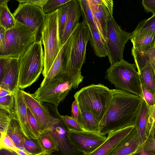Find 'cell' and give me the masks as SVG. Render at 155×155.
Wrapping results in <instances>:
<instances>
[{
	"instance_id": "1",
	"label": "cell",
	"mask_w": 155,
	"mask_h": 155,
	"mask_svg": "<svg viewBox=\"0 0 155 155\" xmlns=\"http://www.w3.org/2000/svg\"><path fill=\"white\" fill-rule=\"evenodd\" d=\"M111 90L113 96L111 104L99 123V133L105 136L134 125L137 111L143 100L122 90Z\"/></svg>"
},
{
	"instance_id": "2",
	"label": "cell",
	"mask_w": 155,
	"mask_h": 155,
	"mask_svg": "<svg viewBox=\"0 0 155 155\" xmlns=\"http://www.w3.org/2000/svg\"><path fill=\"white\" fill-rule=\"evenodd\" d=\"M91 33L84 21L79 22L63 45L62 58L64 71L61 77L73 83V88L77 89L84 77L81 68L85 62L86 47Z\"/></svg>"
},
{
	"instance_id": "3",
	"label": "cell",
	"mask_w": 155,
	"mask_h": 155,
	"mask_svg": "<svg viewBox=\"0 0 155 155\" xmlns=\"http://www.w3.org/2000/svg\"><path fill=\"white\" fill-rule=\"evenodd\" d=\"M112 96L111 90L100 83L82 88L74 97L79 109L89 111L100 122L110 106Z\"/></svg>"
},
{
	"instance_id": "4",
	"label": "cell",
	"mask_w": 155,
	"mask_h": 155,
	"mask_svg": "<svg viewBox=\"0 0 155 155\" xmlns=\"http://www.w3.org/2000/svg\"><path fill=\"white\" fill-rule=\"evenodd\" d=\"M37 32L17 21L13 28L6 30L0 43V58H19L36 41Z\"/></svg>"
},
{
	"instance_id": "5",
	"label": "cell",
	"mask_w": 155,
	"mask_h": 155,
	"mask_svg": "<svg viewBox=\"0 0 155 155\" xmlns=\"http://www.w3.org/2000/svg\"><path fill=\"white\" fill-rule=\"evenodd\" d=\"M135 64L124 59L112 65L107 69L105 78L117 89L137 95L143 99L139 73Z\"/></svg>"
},
{
	"instance_id": "6",
	"label": "cell",
	"mask_w": 155,
	"mask_h": 155,
	"mask_svg": "<svg viewBox=\"0 0 155 155\" xmlns=\"http://www.w3.org/2000/svg\"><path fill=\"white\" fill-rule=\"evenodd\" d=\"M44 59L41 41L34 43L18 58L20 64L18 88L24 89L38 80L43 69Z\"/></svg>"
},
{
	"instance_id": "7",
	"label": "cell",
	"mask_w": 155,
	"mask_h": 155,
	"mask_svg": "<svg viewBox=\"0 0 155 155\" xmlns=\"http://www.w3.org/2000/svg\"><path fill=\"white\" fill-rule=\"evenodd\" d=\"M42 41L44 48V68L42 71L44 78L63 47L58 32V9L52 13L46 14L42 32Z\"/></svg>"
},
{
	"instance_id": "8",
	"label": "cell",
	"mask_w": 155,
	"mask_h": 155,
	"mask_svg": "<svg viewBox=\"0 0 155 155\" xmlns=\"http://www.w3.org/2000/svg\"><path fill=\"white\" fill-rule=\"evenodd\" d=\"M130 33L123 30L112 17L108 21L105 39L108 60L110 65L123 60L125 45Z\"/></svg>"
},
{
	"instance_id": "9",
	"label": "cell",
	"mask_w": 155,
	"mask_h": 155,
	"mask_svg": "<svg viewBox=\"0 0 155 155\" xmlns=\"http://www.w3.org/2000/svg\"><path fill=\"white\" fill-rule=\"evenodd\" d=\"M73 85L71 81L57 76L40 86L32 94L40 101L50 103L57 107L73 88Z\"/></svg>"
},
{
	"instance_id": "10",
	"label": "cell",
	"mask_w": 155,
	"mask_h": 155,
	"mask_svg": "<svg viewBox=\"0 0 155 155\" xmlns=\"http://www.w3.org/2000/svg\"><path fill=\"white\" fill-rule=\"evenodd\" d=\"M17 1L19 4L12 14L16 21L36 31V41H42V32L46 14L41 8L28 2L27 0Z\"/></svg>"
},
{
	"instance_id": "11",
	"label": "cell",
	"mask_w": 155,
	"mask_h": 155,
	"mask_svg": "<svg viewBox=\"0 0 155 155\" xmlns=\"http://www.w3.org/2000/svg\"><path fill=\"white\" fill-rule=\"evenodd\" d=\"M27 107L35 118L40 134L49 130L55 118L50 114L48 108L42 102L36 99L32 94L21 90Z\"/></svg>"
},
{
	"instance_id": "12",
	"label": "cell",
	"mask_w": 155,
	"mask_h": 155,
	"mask_svg": "<svg viewBox=\"0 0 155 155\" xmlns=\"http://www.w3.org/2000/svg\"><path fill=\"white\" fill-rule=\"evenodd\" d=\"M58 117L55 118L49 130L51 132L57 143L60 155H84L71 141L68 135V130Z\"/></svg>"
},
{
	"instance_id": "13",
	"label": "cell",
	"mask_w": 155,
	"mask_h": 155,
	"mask_svg": "<svg viewBox=\"0 0 155 155\" xmlns=\"http://www.w3.org/2000/svg\"><path fill=\"white\" fill-rule=\"evenodd\" d=\"M72 143L85 154L97 149L107 139V137L99 133L68 130Z\"/></svg>"
},
{
	"instance_id": "14",
	"label": "cell",
	"mask_w": 155,
	"mask_h": 155,
	"mask_svg": "<svg viewBox=\"0 0 155 155\" xmlns=\"http://www.w3.org/2000/svg\"><path fill=\"white\" fill-rule=\"evenodd\" d=\"M4 58V71L2 78L0 80V87L15 93L18 88L20 70L19 59Z\"/></svg>"
},
{
	"instance_id": "15",
	"label": "cell",
	"mask_w": 155,
	"mask_h": 155,
	"mask_svg": "<svg viewBox=\"0 0 155 155\" xmlns=\"http://www.w3.org/2000/svg\"><path fill=\"white\" fill-rule=\"evenodd\" d=\"M15 116L21 131L27 137L37 139L29 124L27 111V106L21 91L18 88L14 93Z\"/></svg>"
},
{
	"instance_id": "16",
	"label": "cell",
	"mask_w": 155,
	"mask_h": 155,
	"mask_svg": "<svg viewBox=\"0 0 155 155\" xmlns=\"http://www.w3.org/2000/svg\"><path fill=\"white\" fill-rule=\"evenodd\" d=\"M90 5L97 24L105 41L108 21L113 16V1L100 0L99 5Z\"/></svg>"
},
{
	"instance_id": "17",
	"label": "cell",
	"mask_w": 155,
	"mask_h": 155,
	"mask_svg": "<svg viewBox=\"0 0 155 155\" xmlns=\"http://www.w3.org/2000/svg\"><path fill=\"white\" fill-rule=\"evenodd\" d=\"M135 125L110 133L106 140L93 152L84 155H108L113 148L134 128Z\"/></svg>"
},
{
	"instance_id": "18",
	"label": "cell",
	"mask_w": 155,
	"mask_h": 155,
	"mask_svg": "<svg viewBox=\"0 0 155 155\" xmlns=\"http://www.w3.org/2000/svg\"><path fill=\"white\" fill-rule=\"evenodd\" d=\"M140 146L139 139L135 128L117 144L108 155H130Z\"/></svg>"
},
{
	"instance_id": "19",
	"label": "cell",
	"mask_w": 155,
	"mask_h": 155,
	"mask_svg": "<svg viewBox=\"0 0 155 155\" xmlns=\"http://www.w3.org/2000/svg\"><path fill=\"white\" fill-rule=\"evenodd\" d=\"M67 4L68 7V16L61 41L62 46L64 44L79 23V19L81 15V9L78 0H71Z\"/></svg>"
},
{
	"instance_id": "20",
	"label": "cell",
	"mask_w": 155,
	"mask_h": 155,
	"mask_svg": "<svg viewBox=\"0 0 155 155\" xmlns=\"http://www.w3.org/2000/svg\"><path fill=\"white\" fill-rule=\"evenodd\" d=\"M149 116V109L143 99L137 111L135 121V128L138 135L140 145L147 140V133Z\"/></svg>"
},
{
	"instance_id": "21",
	"label": "cell",
	"mask_w": 155,
	"mask_h": 155,
	"mask_svg": "<svg viewBox=\"0 0 155 155\" xmlns=\"http://www.w3.org/2000/svg\"><path fill=\"white\" fill-rule=\"evenodd\" d=\"M130 40L133 44L132 48L136 49L152 48L155 45L153 34L149 31L137 26L130 33Z\"/></svg>"
},
{
	"instance_id": "22",
	"label": "cell",
	"mask_w": 155,
	"mask_h": 155,
	"mask_svg": "<svg viewBox=\"0 0 155 155\" xmlns=\"http://www.w3.org/2000/svg\"><path fill=\"white\" fill-rule=\"evenodd\" d=\"M88 26L91 33L90 42L95 55L100 58L107 56L108 52L105 41L100 31L93 26Z\"/></svg>"
},
{
	"instance_id": "23",
	"label": "cell",
	"mask_w": 155,
	"mask_h": 155,
	"mask_svg": "<svg viewBox=\"0 0 155 155\" xmlns=\"http://www.w3.org/2000/svg\"><path fill=\"white\" fill-rule=\"evenodd\" d=\"M79 114L77 120L85 131L99 133L100 121L89 111L79 109Z\"/></svg>"
},
{
	"instance_id": "24",
	"label": "cell",
	"mask_w": 155,
	"mask_h": 155,
	"mask_svg": "<svg viewBox=\"0 0 155 155\" xmlns=\"http://www.w3.org/2000/svg\"><path fill=\"white\" fill-rule=\"evenodd\" d=\"M37 140L42 149L44 155L58 152L57 143L50 130L41 133Z\"/></svg>"
},
{
	"instance_id": "25",
	"label": "cell",
	"mask_w": 155,
	"mask_h": 155,
	"mask_svg": "<svg viewBox=\"0 0 155 155\" xmlns=\"http://www.w3.org/2000/svg\"><path fill=\"white\" fill-rule=\"evenodd\" d=\"M7 134L12 139L17 147L23 148L22 133L15 114H12L7 130Z\"/></svg>"
},
{
	"instance_id": "26",
	"label": "cell",
	"mask_w": 155,
	"mask_h": 155,
	"mask_svg": "<svg viewBox=\"0 0 155 155\" xmlns=\"http://www.w3.org/2000/svg\"><path fill=\"white\" fill-rule=\"evenodd\" d=\"M9 0L0 1V26L8 30L14 27L16 21L8 8L7 4Z\"/></svg>"
},
{
	"instance_id": "27",
	"label": "cell",
	"mask_w": 155,
	"mask_h": 155,
	"mask_svg": "<svg viewBox=\"0 0 155 155\" xmlns=\"http://www.w3.org/2000/svg\"><path fill=\"white\" fill-rule=\"evenodd\" d=\"M138 73L141 83L155 94V72L151 64H147Z\"/></svg>"
},
{
	"instance_id": "28",
	"label": "cell",
	"mask_w": 155,
	"mask_h": 155,
	"mask_svg": "<svg viewBox=\"0 0 155 155\" xmlns=\"http://www.w3.org/2000/svg\"><path fill=\"white\" fill-rule=\"evenodd\" d=\"M63 46L57 55L47 75L41 83L42 86L46 83L57 76L60 77L64 71L63 60L62 54Z\"/></svg>"
},
{
	"instance_id": "29",
	"label": "cell",
	"mask_w": 155,
	"mask_h": 155,
	"mask_svg": "<svg viewBox=\"0 0 155 155\" xmlns=\"http://www.w3.org/2000/svg\"><path fill=\"white\" fill-rule=\"evenodd\" d=\"M78 1L81 9L83 20L88 25H92L97 28L103 36L94 18L89 0Z\"/></svg>"
},
{
	"instance_id": "30",
	"label": "cell",
	"mask_w": 155,
	"mask_h": 155,
	"mask_svg": "<svg viewBox=\"0 0 155 155\" xmlns=\"http://www.w3.org/2000/svg\"><path fill=\"white\" fill-rule=\"evenodd\" d=\"M22 142L23 148L31 155H44L37 139L28 138L23 134Z\"/></svg>"
},
{
	"instance_id": "31",
	"label": "cell",
	"mask_w": 155,
	"mask_h": 155,
	"mask_svg": "<svg viewBox=\"0 0 155 155\" xmlns=\"http://www.w3.org/2000/svg\"><path fill=\"white\" fill-rule=\"evenodd\" d=\"M68 13L67 3L61 5L58 9V26L60 41L68 19Z\"/></svg>"
},
{
	"instance_id": "32",
	"label": "cell",
	"mask_w": 155,
	"mask_h": 155,
	"mask_svg": "<svg viewBox=\"0 0 155 155\" xmlns=\"http://www.w3.org/2000/svg\"><path fill=\"white\" fill-rule=\"evenodd\" d=\"M56 107L54 109L55 112L57 114V116L62 120L68 130L84 131L77 120L68 115H60L58 112L57 107L56 108Z\"/></svg>"
},
{
	"instance_id": "33",
	"label": "cell",
	"mask_w": 155,
	"mask_h": 155,
	"mask_svg": "<svg viewBox=\"0 0 155 155\" xmlns=\"http://www.w3.org/2000/svg\"><path fill=\"white\" fill-rule=\"evenodd\" d=\"M14 94L0 97V109L10 114H15Z\"/></svg>"
},
{
	"instance_id": "34",
	"label": "cell",
	"mask_w": 155,
	"mask_h": 155,
	"mask_svg": "<svg viewBox=\"0 0 155 155\" xmlns=\"http://www.w3.org/2000/svg\"><path fill=\"white\" fill-rule=\"evenodd\" d=\"M71 0H47L42 9L46 14L52 13L57 10L61 5Z\"/></svg>"
},
{
	"instance_id": "35",
	"label": "cell",
	"mask_w": 155,
	"mask_h": 155,
	"mask_svg": "<svg viewBox=\"0 0 155 155\" xmlns=\"http://www.w3.org/2000/svg\"><path fill=\"white\" fill-rule=\"evenodd\" d=\"M12 115L4 110L0 109V133L6 132Z\"/></svg>"
},
{
	"instance_id": "36",
	"label": "cell",
	"mask_w": 155,
	"mask_h": 155,
	"mask_svg": "<svg viewBox=\"0 0 155 155\" xmlns=\"http://www.w3.org/2000/svg\"><path fill=\"white\" fill-rule=\"evenodd\" d=\"M137 26L150 31L155 40V14H153L150 18L140 21Z\"/></svg>"
},
{
	"instance_id": "37",
	"label": "cell",
	"mask_w": 155,
	"mask_h": 155,
	"mask_svg": "<svg viewBox=\"0 0 155 155\" xmlns=\"http://www.w3.org/2000/svg\"><path fill=\"white\" fill-rule=\"evenodd\" d=\"M0 133V149L3 148L10 149L15 152L18 148L12 139L6 133Z\"/></svg>"
},
{
	"instance_id": "38",
	"label": "cell",
	"mask_w": 155,
	"mask_h": 155,
	"mask_svg": "<svg viewBox=\"0 0 155 155\" xmlns=\"http://www.w3.org/2000/svg\"><path fill=\"white\" fill-rule=\"evenodd\" d=\"M141 88L143 95V99L150 107L155 104V94L148 89L142 83Z\"/></svg>"
},
{
	"instance_id": "39",
	"label": "cell",
	"mask_w": 155,
	"mask_h": 155,
	"mask_svg": "<svg viewBox=\"0 0 155 155\" xmlns=\"http://www.w3.org/2000/svg\"><path fill=\"white\" fill-rule=\"evenodd\" d=\"M27 115L28 122L35 135L38 138L40 133L38 127L37 121L32 113L27 107Z\"/></svg>"
},
{
	"instance_id": "40",
	"label": "cell",
	"mask_w": 155,
	"mask_h": 155,
	"mask_svg": "<svg viewBox=\"0 0 155 155\" xmlns=\"http://www.w3.org/2000/svg\"><path fill=\"white\" fill-rule=\"evenodd\" d=\"M140 145L148 154L155 155V138L147 139Z\"/></svg>"
},
{
	"instance_id": "41",
	"label": "cell",
	"mask_w": 155,
	"mask_h": 155,
	"mask_svg": "<svg viewBox=\"0 0 155 155\" xmlns=\"http://www.w3.org/2000/svg\"><path fill=\"white\" fill-rule=\"evenodd\" d=\"M142 3L146 12L155 14V0H143Z\"/></svg>"
},
{
	"instance_id": "42",
	"label": "cell",
	"mask_w": 155,
	"mask_h": 155,
	"mask_svg": "<svg viewBox=\"0 0 155 155\" xmlns=\"http://www.w3.org/2000/svg\"><path fill=\"white\" fill-rule=\"evenodd\" d=\"M149 116L147 131V137L149 134L152 125L155 120V104L149 107Z\"/></svg>"
},
{
	"instance_id": "43",
	"label": "cell",
	"mask_w": 155,
	"mask_h": 155,
	"mask_svg": "<svg viewBox=\"0 0 155 155\" xmlns=\"http://www.w3.org/2000/svg\"><path fill=\"white\" fill-rule=\"evenodd\" d=\"M79 114V109L77 103L75 100L71 105V115L72 118L77 120Z\"/></svg>"
},
{
	"instance_id": "44",
	"label": "cell",
	"mask_w": 155,
	"mask_h": 155,
	"mask_svg": "<svg viewBox=\"0 0 155 155\" xmlns=\"http://www.w3.org/2000/svg\"><path fill=\"white\" fill-rule=\"evenodd\" d=\"M47 0H27L30 3L38 7L42 10L43 7Z\"/></svg>"
},
{
	"instance_id": "45",
	"label": "cell",
	"mask_w": 155,
	"mask_h": 155,
	"mask_svg": "<svg viewBox=\"0 0 155 155\" xmlns=\"http://www.w3.org/2000/svg\"><path fill=\"white\" fill-rule=\"evenodd\" d=\"M0 155H18L12 150L6 148L0 149Z\"/></svg>"
},
{
	"instance_id": "46",
	"label": "cell",
	"mask_w": 155,
	"mask_h": 155,
	"mask_svg": "<svg viewBox=\"0 0 155 155\" xmlns=\"http://www.w3.org/2000/svg\"><path fill=\"white\" fill-rule=\"evenodd\" d=\"M130 155H150L142 148L140 145L137 149Z\"/></svg>"
},
{
	"instance_id": "47",
	"label": "cell",
	"mask_w": 155,
	"mask_h": 155,
	"mask_svg": "<svg viewBox=\"0 0 155 155\" xmlns=\"http://www.w3.org/2000/svg\"><path fill=\"white\" fill-rule=\"evenodd\" d=\"M5 67V59L0 58V80L2 78Z\"/></svg>"
},
{
	"instance_id": "48",
	"label": "cell",
	"mask_w": 155,
	"mask_h": 155,
	"mask_svg": "<svg viewBox=\"0 0 155 155\" xmlns=\"http://www.w3.org/2000/svg\"><path fill=\"white\" fill-rule=\"evenodd\" d=\"M154 138H155V120L152 125L147 139Z\"/></svg>"
},
{
	"instance_id": "49",
	"label": "cell",
	"mask_w": 155,
	"mask_h": 155,
	"mask_svg": "<svg viewBox=\"0 0 155 155\" xmlns=\"http://www.w3.org/2000/svg\"><path fill=\"white\" fill-rule=\"evenodd\" d=\"M7 90L2 88L0 87V97H4L10 94H14Z\"/></svg>"
},
{
	"instance_id": "50",
	"label": "cell",
	"mask_w": 155,
	"mask_h": 155,
	"mask_svg": "<svg viewBox=\"0 0 155 155\" xmlns=\"http://www.w3.org/2000/svg\"><path fill=\"white\" fill-rule=\"evenodd\" d=\"M6 29L3 26H0V43L3 40L5 35Z\"/></svg>"
},
{
	"instance_id": "51",
	"label": "cell",
	"mask_w": 155,
	"mask_h": 155,
	"mask_svg": "<svg viewBox=\"0 0 155 155\" xmlns=\"http://www.w3.org/2000/svg\"><path fill=\"white\" fill-rule=\"evenodd\" d=\"M15 152L18 155H31L22 147L18 148Z\"/></svg>"
},
{
	"instance_id": "52",
	"label": "cell",
	"mask_w": 155,
	"mask_h": 155,
	"mask_svg": "<svg viewBox=\"0 0 155 155\" xmlns=\"http://www.w3.org/2000/svg\"><path fill=\"white\" fill-rule=\"evenodd\" d=\"M56 155V154H54V153H51V154H47V155Z\"/></svg>"
}]
</instances>
